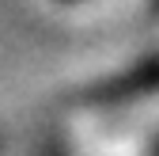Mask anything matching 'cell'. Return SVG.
I'll list each match as a JSON object with an SVG mask.
<instances>
[{
    "label": "cell",
    "mask_w": 159,
    "mask_h": 156,
    "mask_svg": "<svg viewBox=\"0 0 159 156\" xmlns=\"http://www.w3.org/2000/svg\"><path fill=\"white\" fill-rule=\"evenodd\" d=\"M144 91H159V57L140 61L136 69L121 72L110 84H98L91 95L98 103H121V99H133V95H144Z\"/></svg>",
    "instance_id": "obj_1"
}]
</instances>
